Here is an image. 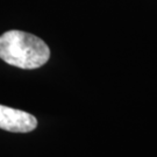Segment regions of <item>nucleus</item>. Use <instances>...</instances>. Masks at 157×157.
<instances>
[{"label": "nucleus", "instance_id": "f257e3e1", "mask_svg": "<svg viewBox=\"0 0 157 157\" xmlns=\"http://www.w3.org/2000/svg\"><path fill=\"white\" fill-rule=\"evenodd\" d=\"M0 58L20 69H37L49 61L50 49L33 34L8 30L0 36Z\"/></svg>", "mask_w": 157, "mask_h": 157}, {"label": "nucleus", "instance_id": "f03ea898", "mask_svg": "<svg viewBox=\"0 0 157 157\" xmlns=\"http://www.w3.org/2000/svg\"><path fill=\"white\" fill-rule=\"evenodd\" d=\"M37 127L33 114L0 105V128L12 133H29Z\"/></svg>", "mask_w": 157, "mask_h": 157}]
</instances>
